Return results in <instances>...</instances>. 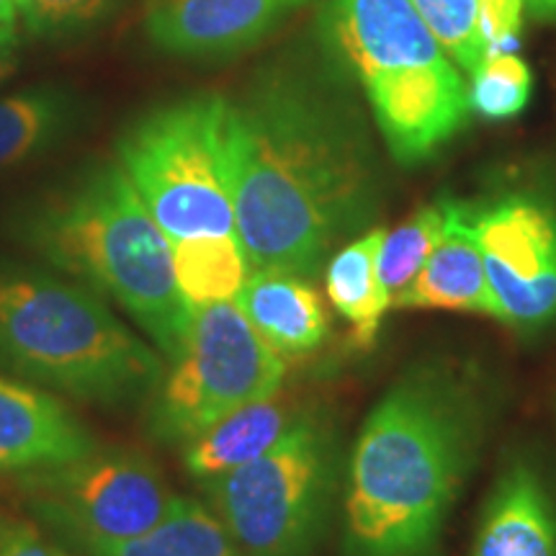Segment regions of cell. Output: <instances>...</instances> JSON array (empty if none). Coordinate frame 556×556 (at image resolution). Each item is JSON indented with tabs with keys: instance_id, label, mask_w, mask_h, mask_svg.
I'll return each mask as SVG.
<instances>
[{
	"instance_id": "obj_26",
	"label": "cell",
	"mask_w": 556,
	"mask_h": 556,
	"mask_svg": "<svg viewBox=\"0 0 556 556\" xmlns=\"http://www.w3.org/2000/svg\"><path fill=\"white\" fill-rule=\"evenodd\" d=\"M0 556H70L29 520L0 510Z\"/></svg>"
},
{
	"instance_id": "obj_8",
	"label": "cell",
	"mask_w": 556,
	"mask_h": 556,
	"mask_svg": "<svg viewBox=\"0 0 556 556\" xmlns=\"http://www.w3.org/2000/svg\"><path fill=\"white\" fill-rule=\"evenodd\" d=\"M152 389L148 428L155 441L186 446L250 402L276 394L287 361L270 348L238 302L193 312L184 345Z\"/></svg>"
},
{
	"instance_id": "obj_5",
	"label": "cell",
	"mask_w": 556,
	"mask_h": 556,
	"mask_svg": "<svg viewBox=\"0 0 556 556\" xmlns=\"http://www.w3.org/2000/svg\"><path fill=\"white\" fill-rule=\"evenodd\" d=\"M323 29L402 165L433 157L464 129L462 70L409 0H323Z\"/></svg>"
},
{
	"instance_id": "obj_6",
	"label": "cell",
	"mask_w": 556,
	"mask_h": 556,
	"mask_svg": "<svg viewBox=\"0 0 556 556\" xmlns=\"http://www.w3.org/2000/svg\"><path fill=\"white\" fill-rule=\"evenodd\" d=\"M119 165L170 242L238 235L229 101L191 96L124 131Z\"/></svg>"
},
{
	"instance_id": "obj_29",
	"label": "cell",
	"mask_w": 556,
	"mask_h": 556,
	"mask_svg": "<svg viewBox=\"0 0 556 556\" xmlns=\"http://www.w3.org/2000/svg\"><path fill=\"white\" fill-rule=\"evenodd\" d=\"M18 13V0H0V24H13Z\"/></svg>"
},
{
	"instance_id": "obj_28",
	"label": "cell",
	"mask_w": 556,
	"mask_h": 556,
	"mask_svg": "<svg viewBox=\"0 0 556 556\" xmlns=\"http://www.w3.org/2000/svg\"><path fill=\"white\" fill-rule=\"evenodd\" d=\"M526 9L539 18H556V0H526Z\"/></svg>"
},
{
	"instance_id": "obj_20",
	"label": "cell",
	"mask_w": 556,
	"mask_h": 556,
	"mask_svg": "<svg viewBox=\"0 0 556 556\" xmlns=\"http://www.w3.org/2000/svg\"><path fill=\"white\" fill-rule=\"evenodd\" d=\"M73 101L60 90H26L0 99V170L24 163L65 135Z\"/></svg>"
},
{
	"instance_id": "obj_1",
	"label": "cell",
	"mask_w": 556,
	"mask_h": 556,
	"mask_svg": "<svg viewBox=\"0 0 556 556\" xmlns=\"http://www.w3.org/2000/svg\"><path fill=\"white\" fill-rule=\"evenodd\" d=\"M235 227L250 270L315 278L379 204L368 131L343 99L268 78L229 101Z\"/></svg>"
},
{
	"instance_id": "obj_21",
	"label": "cell",
	"mask_w": 556,
	"mask_h": 556,
	"mask_svg": "<svg viewBox=\"0 0 556 556\" xmlns=\"http://www.w3.org/2000/svg\"><path fill=\"white\" fill-rule=\"evenodd\" d=\"M448 199H438L433 204L417 208L413 217L402 222L400 227L384 229L381 240L377 274L384 289L389 309H400L402 299L420 276L430 253L441 240L443 227H446Z\"/></svg>"
},
{
	"instance_id": "obj_10",
	"label": "cell",
	"mask_w": 556,
	"mask_h": 556,
	"mask_svg": "<svg viewBox=\"0 0 556 556\" xmlns=\"http://www.w3.org/2000/svg\"><path fill=\"white\" fill-rule=\"evenodd\" d=\"M475 232L497 319L518 330L556 323V206L539 193H507L475 206Z\"/></svg>"
},
{
	"instance_id": "obj_13",
	"label": "cell",
	"mask_w": 556,
	"mask_h": 556,
	"mask_svg": "<svg viewBox=\"0 0 556 556\" xmlns=\"http://www.w3.org/2000/svg\"><path fill=\"white\" fill-rule=\"evenodd\" d=\"M471 556H556V503L531 458L513 456L500 471Z\"/></svg>"
},
{
	"instance_id": "obj_23",
	"label": "cell",
	"mask_w": 556,
	"mask_h": 556,
	"mask_svg": "<svg viewBox=\"0 0 556 556\" xmlns=\"http://www.w3.org/2000/svg\"><path fill=\"white\" fill-rule=\"evenodd\" d=\"M462 73L471 75L486 60L479 37V0H409Z\"/></svg>"
},
{
	"instance_id": "obj_25",
	"label": "cell",
	"mask_w": 556,
	"mask_h": 556,
	"mask_svg": "<svg viewBox=\"0 0 556 556\" xmlns=\"http://www.w3.org/2000/svg\"><path fill=\"white\" fill-rule=\"evenodd\" d=\"M526 0H479V37L486 58L518 50Z\"/></svg>"
},
{
	"instance_id": "obj_2",
	"label": "cell",
	"mask_w": 556,
	"mask_h": 556,
	"mask_svg": "<svg viewBox=\"0 0 556 556\" xmlns=\"http://www.w3.org/2000/svg\"><path fill=\"white\" fill-rule=\"evenodd\" d=\"M484 400L446 361L407 368L358 430L343 497V556H438L477 462Z\"/></svg>"
},
{
	"instance_id": "obj_3",
	"label": "cell",
	"mask_w": 556,
	"mask_h": 556,
	"mask_svg": "<svg viewBox=\"0 0 556 556\" xmlns=\"http://www.w3.org/2000/svg\"><path fill=\"white\" fill-rule=\"evenodd\" d=\"M16 232L41 261L127 312L165 361L180 351L193 312L173 245L119 163L93 165L41 199Z\"/></svg>"
},
{
	"instance_id": "obj_27",
	"label": "cell",
	"mask_w": 556,
	"mask_h": 556,
	"mask_svg": "<svg viewBox=\"0 0 556 556\" xmlns=\"http://www.w3.org/2000/svg\"><path fill=\"white\" fill-rule=\"evenodd\" d=\"M16 50H18V34L16 24H0V80L11 75L16 67Z\"/></svg>"
},
{
	"instance_id": "obj_16",
	"label": "cell",
	"mask_w": 556,
	"mask_h": 556,
	"mask_svg": "<svg viewBox=\"0 0 556 556\" xmlns=\"http://www.w3.org/2000/svg\"><path fill=\"white\" fill-rule=\"evenodd\" d=\"M302 409L276 394L255 400L186 443L184 467L204 486L268 454L289 433Z\"/></svg>"
},
{
	"instance_id": "obj_12",
	"label": "cell",
	"mask_w": 556,
	"mask_h": 556,
	"mask_svg": "<svg viewBox=\"0 0 556 556\" xmlns=\"http://www.w3.org/2000/svg\"><path fill=\"white\" fill-rule=\"evenodd\" d=\"M99 448L86 422L47 389L0 377V477L62 467Z\"/></svg>"
},
{
	"instance_id": "obj_15",
	"label": "cell",
	"mask_w": 556,
	"mask_h": 556,
	"mask_svg": "<svg viewBox=\"0 0 556 556\" xmlns=\"http://www.w3.org/2000/svg\"><path fill=\"white\" fill-rule=\"evenodd\" d=\"M235 302L278 356H307L328 338V312L312 278L253 270Z\"/></svg>"
},
{
	"instance_id": "obj_14",
	"label": "cell",
	"mask_w": 556,
	"mask_h": 556,
	"mask_svg": "<svg viewBox=\"0 0 556 556\" xmlns=\"http://www.w3.org/2000/svg\"><path fill=\"white\" fill-rule=\"evenodd\" d=\"M400 309H448L497 319L475 232V204L448 199L446 227Z\"/></svg>"
},
{
	"instance_id": "obj_4",
	"label": "cell",
	"mask_w": 556,
	"mask_h": 556,
	"mask_svg": "<svg viewBox=\"0 0 556 556\" xmlns=\"http://www.w3.org/2000/svg\"><path fill=\"white\" fill-rule=\"evenodd\" d=\"M0 366L31 384L93 405L150 397L160 353L139 340L106 299L73 278L0 261Z\"/></svg>"
},
{
	"instance_id": "obj_18",
	"label": "cell",
	"mask_w": 556,
	"mask_h": 556,
	"mask_svg": "<svg viewBox=\"0 0 556 556\" xmlns=\"http://www.w3.org/2000/svg\"><path fill=\"white\" fill-rule=\"evenodd\" d=\"M170 245L178 291L191 312L235 302L253 274L238 235L178 240Z\"/></svg>"
},
{
	"instance_id": "obj_9",
	"label": "cell",
	"mask_w": 556,
	"mask_h": 556,
	"mask_svg": "<svg viewBox=\"0 0 556 556\" xmlns=\"http://www.w3.org/2000/svg\"><path fill=\"white\" fill-rule=\"evenodd\" d=\"M16 492L34 518L83 552L142 536L178 497L152 458L101 446L62 467L18 475Z\"/></svg>"
},
{
	"instance_id": "obj_17",
	"label": "cell",
	"mask_w": 556,
	"mask_h": 556,
	"mask_svg": "<svg viewBox=\"0 0 556 556\" xmlns=\"http://www.w3.org/2000/svg\"><path fill=\"white\" fill-rule=\"evenodd\" d=\"M384 229H366L345 242L325 263V291L332 309L345 319L358 348H371L389 312L384 289L377 274V258Z\"/></svg>"
},
{
	"instance_id": "obj_19",
	"label": "cell",
	"mask_w": 556,
	"mask_h": 556,
	"mask_svg": "<svg viewBox=\"0 0 556 556\" xmlns=\"http://www.w3.org/2000/svg\"><path fill=\"white\" fill-rule=\"evenodd\" d=\"M88 556H240L217 513L191 497H176L165 518L124 544L86 548Z\"/></svg>"
},
{
	"instance_id": "obj_7",
	"label": "cell",
	"mask_w": 556,
	"mask_h": 556,
	"mask_svg": "<svg viewBox=\"0 0 556 556\" xmlns=\"http://www.w3.org/2000/svg\"><path fill=\"white\" fill-rule=\"evenodd\" d=\"M340 486V438L302 413L268 454L204 484L240 556H315Z\"/></svg>"
},
{
	"instance_id": "obj_22",
	"label": "cell",
	"mask_w": 556,
	"mask_h": 556,
	"mask_svg": "<svg viewBox=\"0 0 556 556\" xmlns=\"http://www.w3.org/2000/svg\"><path fill=\"white\" fill-rule=\"evenodd\" d=\"M533 90V73L516 52L486 58L469 75V109L482 119L503 122L518 116L528 106Z\"/></svg>"
},
{
	"instance_id": "obj_24",
	"label": "cell",
	"mask_w": 556,
	"mask_h": 556,
	"mask_svg": "<svg viewBox=\"0 0 556 556\" xmlns=\"http://www.w3.org/2000/svg\"><path fill=\"white\" fill-rule=\"evenodd\" d=\"M111 0H18V13L34 31H67L99 18Z\"/></svg>"
},
{
	"instance_id": "obj_11",
	"label": "cell",
	"mask_w": 556,
	"mask_h": 556,
	"mask_svg": "<svg viewBox=\"0 0 556 556\" xmlns=\"http://www.w3.org/2000/svg\"><path fill=\"white\" fill-rule=\"evenodd\" d=\"M307 0H152L144 29L160 50L186 58L242 52Z\"/></svg>"
}]
</instances>
